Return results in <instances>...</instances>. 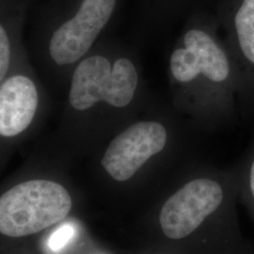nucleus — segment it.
Here are the masks:
<instances>
[{"instance_id":"ddd939ff","label":"nucleus","mask_w":254,"mask_h":254,"mask_svg":"<svg viewBox=\"0 0 254 254\" xmlns=\"http://www.w3.org/2000/svg\"><path fill=\"white\" fill-rule=\"evenodd\" d=\"M170 254H183V253H175V252H172Z\"/></svg>"},{"instance_id":"20e7f679","label":"nucleus","mask_w":254,"mask_h":254,"mask_svg":"<svg viewBox=\"0 0 254 254\" xmlns=\"http://www.w3.org/2000/svg\"><path fill=\"white\" fill-rule=\"evenodd\" d=\"M123 0H46L36 9L31 43L37 62L59 86L91 52L117 17Z\"/></svg>"},{"instance_id":"6e6552de","label":"nucleus","mask_w":254,"mask_h":254,"mask_svg":"<svg viewBox=\"0 0 254 254\" xmlns=\"http://www.w3.org/2000/svg\"><path fill=\"white\" fill-rule=\"evenodd\" d=\"M215 14L240 76V117L254 121V0H218Z\"/></svg>"},{"instance_id":"0eeeda50","label":"nucleus","mask_w":254,"mask_h":254,"mask_svg":"<svg viewBox=\"0 0 254 254\" xmlns=\"http://www.w3.org/2000/svg\"><path fill=\"white\" fill-rule=\"evenodd\" d=\"M50 97L32 64L16 67L0 80L2 153L32 135L47 118Z\"/></svg>"},{"instance_id":"39448f33","label":"nucleus","mask_w":254,"mask_h":254,"mask_svg":"<svg viewBox=\"0 0 254 254\" xmlns=\"http://www.w3.org/2000/svg\"><path fill=\"white\" fill-rule=\"evenodd\" d=\"M191 130L170 103L155 99L101 148V173L115 184L135 181L147 171L178 158Z\"/></svg>"},{"instance_id":"9b49d317","label":"nucleus","mask_w":254,"mask_h":254,"mask_svg":"<svg viewBox=\"0 0 254 254\" xmlns=\"http://www.w3.org/2000/svg\"><path fill=\"white\" fill-rule=\"evenodd\" d=\"M235 165L238 180L239 200L249 213L254 225V138Z\"/></svg>"},{"instance_id":"423d86ee","label":"nucleus","mask_w":254,"mask_h":254,"mask_svg":"<svg viewBox=\"0 0 254 254\" xmlns=\"http://www.w3.org/2000/svg\"><path fill=\"white\" fill-rule=\"evenodd\" d=\"M72 207L71 193L58 178L25 177L1 194L0 233L8 238L36 235L62 222Z\"/></svg>"},{"instance_id":"7ed1b4c3","label":"nucleus","mask_w":254,"mask_h":254,"mask_svg":"<svg viewBox=\"0 0 254 254\" xmlns=\"http://www.w3.org/2000/svg\"><path fill=\"white\" fill-rule=\"evenodd\" d=\"M239 202L235 164L189 167L159 206V236L175 253L254 254L241 228Z\"/></svg>"},{"instance_id":"1a4fd4ad","label":"nucleus","mask_w":254,"mask_h":254,"mask_svg":"<svg viewBox=\"0 0 254 254\" xmlns=\"http://www.w3.org/2000/svg\"><path fill=\"white\" fill-rule=\"evenodd\" d=\"M35 0H0V80L16 67L31 64L23 34Z\"/></svg>"},{"instance_id":"f8f14e48","label":"nucleus","mask_w":254,"mask_h":254,"mask_svg":"<svg viewBox=\"0 0 254 254\" xmlns=\"http://www.w3.org/2000/svg\"><path fill=\"white\" fill-rule=\"evenodd\" d=\"M72 229L69 226L61 228L57 233L51 236L50 239V248L52 250H59L68 241V239L72 236Z\"/></svg>"},{"instance_id":"f257e3e1","label":"nucleus","mask_w":254,"mask_h":254,"mask_svg":"<svg viewBox=\"0 0 254 254\" xmlns=\"http://www.w3.org/2000/svg\"><path fill=\"white\" fill-rule=\"evenodd\" d=\"M58 133L80 150L102 147L155 100L134 46L106 35L75 66Z\"/></svg>"},{"instance_id":"9d476101","label":"nucleus","mask_w":254,"mask_h":254,"mask_svg":"<svg viewBox=\"0 0 254 254\" xmlns=\"http://www.w3.org/2000/svg\"><path fill=\"white\" fill-rule=\"evenodd\" d=\"M204 0H136V30L139 34H158L169 30Z\"/></svg>"},{"instance_id":"f03ea898","label":"nucleus","mask_w":254,"mask_h":254,"mask_svg":"<svg viewBox=\"0 0 254 254\" xmlns=\"http://www.w3.org/2000/svg\"><path fill=\"white\" fill-rule=\"evenodd\" d=\"M167 73L170 104L194 130L216 132L240 116V76L215 12L200 7L186 17Z\"/></svg>"}]
</instances>
